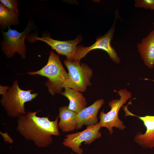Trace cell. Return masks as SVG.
<instances>
[{"label":"cell","mask_w":154,"mask_h":154,"mask_svg":"<svg viewBox=\"0 0 154 154\" xmlns=\"http://www.w3.org/2000/svg\"><path fill=\"white\" fill-rule=\"evenodd\" d=\"M64 92L60 94L66 97L69 101L68 108L77 113L86 108V98L80 92L72 88L65 87Z\"/></svg>","instance_id":"5bb4252c"},{"label":"cell","mask_w":154,"mask_h":154,"mask_svg":"<svg viewBox=\"0 0 154 154\" xmlns=\"http://www.w3.org/2000/svg\"><path fill=\"white\" fill-rule=\"evenodd\" d=\"M30 29L28 24L23 32L20 33L11 29L9 26L7 32H3V39L1 42V49L8 57L13 56L15 53L17 52L23 58H25L26 46L25 41Z\"/></svg>","instance_id":"52a82bcc"},{"label":"cell","mask_w":154,"mask_h":154,"mask_svg":"<svg viewBox=\"0 0 154 154\" xmlns=\"http://www.w3.org/2000/svg\"><path fill=\"white\" fill-rule=\"evenodd\" d=\"M117 92L120 96V99L112 100L109 102L108 105L111 108L110 111L106 113L104 110L101 111L99 116L101 127L107 128L110 134L114 132V127L120 130L125 128L123 122L119 119L118 112L122 105L131 97V93L125 89L120 90Z\"/></svg>","instance_id":"5b68a950"},{"label":"cell","mask_w":154,"mask_h":154,"mask_svg":"<svg viewBox=\"0 0 154 154\" xmlns=\"http://www.w3.org/2000/svg\"><path fill=\"white\" fill-rule=\"evenodd\" d=\"M0 25L3 28L19 23V13L10 11L0 3Z\"/></svg>","instance_id":"9a60e30c"},{"label":"cell","mask_w":154,"mask_h":154,"mask_svg":"<svg viewBox=\"0 0 154 154\" xmlns=\"http://www.w3.org/2000/svg\"><path fill=\"white\" fill-rule=\"evenodd\" d=\"M104 102V100L103 99L97 100L91 105L77 113L76 129L82 128L84 125L88 126L98 123L97 115L99 110Z\"/></svg>","instance_id":"8fae6325"},{"label":"cell","mask_w":154,"mask_h":154,"mask_svg":"<svg viewBox=\"0 0 154 154\" xmlns=\"http://www.w3.org/2000/svg\"><path fill=\"white\" fill-rule=\"evenodd\" d=\"M40 111H28L26 114L17 117L16 128L25 139L33 141L39 148L46 147L52 144V135H60L58 127V117L51 121L47 117H38L37 114Z\"/></svg>","instance_id":"6da1fadb"},{"label":"cell","mask_w":154,"mask_h":154,"mask_svg":"<svg viewBox=\"0 0 154 154\" xmlns=\"http://www.w3.org/2000/svg\"><path fill=\"white\" fill-rule=\"evenodd\" d=\"M101 128L99 123L94 125L88 126L86 129L82 131L66 135L62 144L77 154H82L83 150L80 147L82 143L84 142L85 145H90L100 138L101 133L99 130Z\"/></svg>","instance_id":"ba28073f"},{"label":"cell","mask_w":154,"mask_h":154,"mask_svg":"<svg viewBox=\"0 0 154 154\" xmlns=\"http://www.w3.org/2000/svg\"><path fill=\"white\" fill-rule=\"evenodd\" d=\"M153 29H154V23H153Z\"/></svg>","instance_id":"ffe728a7"},{"label":"cell","mask_w":154,"mask_h":154,"mask_svg":"<svg viewBox=\"0 0 154 154\" xmlns=\"http://www.w3.org/2000/svg\"><path fill=\"white\" fill-rule=\"evenodd\" d=\"M80 62L77 60H64V64L68 70L69 77L63 88H68L83 92L86 90L88 86L92 85L90 79L93 74L92 70L86 64H80Z\"/></svg>","instance_id":"277c9868"},{"label":"cell","mask_w":154,"mask_h":154,"mask_svg":"<svg viewBox=\"0 0 154 154\" xmlns=\"http://www.w3.org/2000/svg\"><path fill=\"white\" fill-rule=\"evenodd\" d=\"M70 154H73V153H71Z\"/></svg>","instance_id":"44dd1931"},{"label":"cell","mask_w":154,"mask_h":154,"mask_svg":"<svg viewBox=\"0 0 154 154\" xmlns=\"http://www.w3.org/2000/svg\"><path fill=\"white\" fill-rule=\"evenodd\" d=\"M31 75H40L48 78L45 84L52 95L61 92L62 89L69 76L64 69L59 55L53 51L50 52L46 64L41 69L36 72L27 73Z\"/></svg>","instance_id":"7a4b0ae2"},{"label":"cell","mask_w":154,"mask_h":154,"mask_svg":"<svg viewBox=\"0 0 154 154\" xmlns=\"http://www.w3.org/2000/svg\"><path fill=\"white\" fill-rule=\"evenodd\" d=\"M1 3L6 8L12 11L19 13L18 3L16 0H1Z\"/></svg>","instance_id":"e0dca14e"},{"label":"cell","mask_w":154,"mask_h":154,"mask_svg":"<svg viewBox=\"0 0 154 154\" xmlns=\"http://www.w3.org/2000/svg\"><path fill=\"white\" fill-rule=\"evenodd\" d=\"M77 113L64 106L59 109L58 117L60 118L58 127L63 132L72 131L76 129Z\"/></svg>","instance_id":"4fadbf2b"},{"label":"cell","mask_w":154,"mask_h":154,"mask_svg":"<svg viewBox=\"0 0 154 154\" xmlns=\"http://www.w3.org/2000/svg\"><path fill=\"white\" fill-rule=\"evenodd\" d=\"M0 133L5 141L8 142L11 144L13 143V139L7 132L5 133H3L0 131Z\"/></svg>","instance_id":"ac0fdd59"},{"label":"cell","mask_w":154,"mask_h":154,"mask_svg":"<svg viewBox=\"0 0 154 154\" xmlns=\"http://www.w3.org/2000/svg\"><path fill=\"white\" fill-rule=\"evenodd\" d=\"M138 51L145 65L151 68L154 65V29L137 44Z\"/></svg>","instance_id":"7c38bea8"},{"label":"cell","mask_w":154,"mask_h":154,"mask_svg":"<svg viewBox=\"0 0 154 154\" xmlns=\"http://www.w3.org/2000/svg\"><path fill=\"white\" fill-rule=\"evenodd\" d=\"M9 88L8 86H0V94L2 95L4 94L7 92V90Z\"/></svg>","instance_id":"d6986e66"},{"label":"cell","mask_w":154,"mask_h":154,"mask_svg":"<svg viewBox=\"0 0 154 154\" xmlns=\"http://www.w3.org/2000/svg\"><path fill=\"white\" fill-rule=\"evenodd\" d=\"M131 115L138 117L143 121L146 128V131L143 134L141 132L137 133L134 137V141L144 148L154 147V116L140 117L132 114Z\"/></svg>","instance_id":"30bf717a"},{"label":"cell","mask_w":154,"mask_h":154,"mask_svg":"<svg viewBox=\"0 0 154 154\" xmlns=\"http://www.w3.org/2000/svg\"><path fill=\"white\" fill-rule=\"evenodd\" d=\"M116 19H115L114 24L108 32L104 35L97 38L93 44L87 47L81 45L77 46L73 54L72 61L80 62L81 59L91 50L99 49L107 52L113 61L117 63H119L121 62L120 59L111 44V42L115 31V23Z\"/></svg>","instance_id":"8992f818"},{"label":"cell","mask_w":154,"mask_h":154,"mask_svg":"<svg viewBox=\"0 0 154 154\" xmlns=\"http://www.w3.org/2000/svg\"><path fill=\"white\" fill-rule=\"evenodd\" d=\"M134 6L136 8L154 10V0H135Z\"/></svg>","instance_id":"2e32d148"},{"label":"cell","mask_w":154,"mask_h":154,"mask_svg":"<svg viewBox=\"0 0 154 154\" xmlns=\"http://www.w3.org/2000/svg\"><path fill=\"white\" fill-rule=\"evenodd\" d=\"M33 38L35 41L39 40L44 42L58 54L65 56L66 60L71 61L77 45L82 39L80 35H78L74 40L66 41L55 40L49 36H43L41 37H37Z\"/></svg>","instance_id":"9c48e42d"},{"label":"cell","mask_w":154,"mask_h":154,"mask_svg":"<svg viewBox=\"0 0 154 154\" xmlns=\"http://www.w3.org/2000/svg\"><path fill=\"white\" fill-rule=\"evenodd\" d=\"M32 91L21 90L19 86L17 80L14 82L8 90L2 95L0 100L1 105L9 116L17 118L26 114L25 103L31 101L38 95L37 93L31 94Z\"/></svg>","instance_id":"3957f363"}]
</instances>
